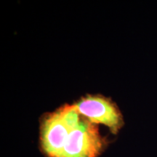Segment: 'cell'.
Segmentation results:
<instances>
[{
    "instance_id": "6da1fadb",
    "label": "cell",
    "mask_w": 157,
    "mask_h": 157,
    "mask_svg": "<svg viewBox=\"0 0 157 157\" xmlns=\"http://www.w3.org/2000/svg\"><path fill=\"white\" fill-rule=\"evenodd\" d=\"M81 120L74 105H66L45 117L41 131L44 154L50 157H60L70 132Z\"/></svg>"
},
{
    "instance_id": "7a4b0ae2",
    "label": "cell",
    "mask_w": 157,
    "mask_h": 157,
    "mask_svg": "<svg viewBox=\"0 0 157 157\" xmlns=\"http://www.w3.org/2000/svg\"><path fill=\"white\" fill-rule=\"evenodd\" d=\"M104 142L95 124L85 118L71 131L60 157H97Z\"/></svg>"
},
{
    "instance_id": "3957f363",
    "label": "cell",
    "mask_w": 157,
    "mask_h": 157,
    "mask_svg": "<svg viewBox=\"0 0 157 157\" xmlns=\"http://www.w3.org/2000/svg\"><path fill=\"white\" fill-rule=\"evenodd\" d=\"M79 114L93 124L105 125L113 133H117L123 125L122 116L117 105L103 96L83 98L74 104Z\"/></svg>"
}]
</instances>
